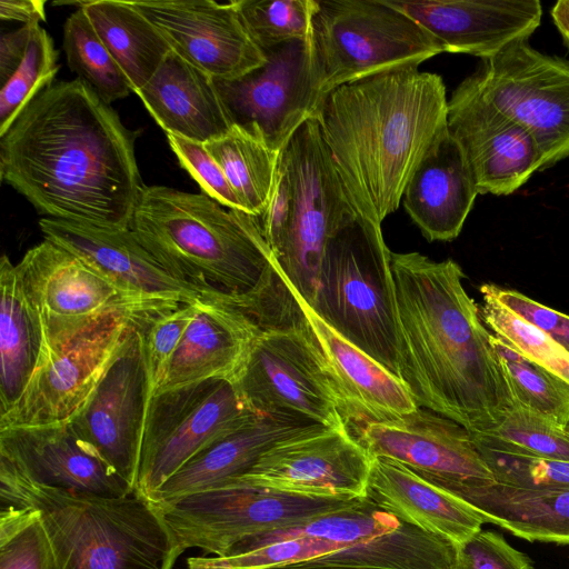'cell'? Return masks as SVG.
Listing matches in <instances>:
<instances>
[{"label":"cell","mask_w":569,"mask_h":569,"mask_svg":"<svg viewBox=\"0 0 569 569\" xmlns=\"http://www.w3.org/2000/svg\"><path fill=\"white\" fill-rule=\"evenodd\" d=\"M357 216L319 124L309 119L280 150L271 198L257 217L272 277L312 306L327 242Z\"/></svg>","instance_id":"obj_6"},{"label":"cell","mask_w":569,"mask_h":569,"mask_svg":"<svg viewBox=\"0 0 569 569\" xmlns=\"http://www.w3.org/2000/svg\"><path fill=\"white\" fill-rule=\"evenodd\" d=\"M448 131L459 143L480 194L509 196L543 170L531 134L486 101L468 79L448 100Z\"/></svg>","instance_id":"obj_19"},{"label":"cell","mask_w":569,"mask_h":569,"mask_svg":"<svg viewBox=\"0 0 569 569\" xmlns=\"http://www.w3.org/2000/svg\"><path fill=\"white\" fill-rule=\"evenodd\" d=\"M0 507V569H63L38 509Z\"/></svg>","instance_id":"obj_37"},{"label":"cell","mask_w":569,"mask_h":569,"mask_svg":"<svg viewBox=\"0 0 569 569\" xmlns=\"http://www.w3.org/2000/svg\"><path fill=\"white\" fill-rule=\"evenodd\" d=\"M130 229L170 274L202 291L246 293L271 261L258 218L203 192L144 186Z\"/></svg>","instance_id":"obj_4"},{"label":"cell","mask_w":569,"mask_h":569,"mask_svg":"<svg viewBox=\"0 0 569 569\" xmlns=\"http://www.w3.org/2000/svg\"><path fill=\"white\" fill-rule=\"evenodd\" d=\"M478 194L462 149L447 131L417 167L402 199L428 241H451L461 232Z\"/></svg>","instance_id":"obj_27"},{"label":"cell","mask_w":569,"mask_h":569,"mask_svg":"<svg viewBox=\"0 0 569 569\" xmlns=\"http://www.w3.org/2000/svg\"><path fill=\"white\" fill-rule=\"evenodd\" d=\"M0 501L40 511L63 569H172L184 551L138 490L118 498L69 492L36 483L0 459Z\"/></svg>","instance_id":"obj_5"},{"label":"cell","mask_w":569,"mask_h":569,"mask_svg":"<svg viewBox=\"0 0 569 569\" xmlns=\"http://www.w3.org/2000/svg\"><path fill=\"white\" fill-rule=\"evenodd\" d=\"M16 264L24 291L42 321L43 353L60 348L109 317L143 319L182 305L132 296L47 239L30 248Z\"/></svg>","instance_id":"obj_11"},{"label":"cell","mask_w":569,"mask_h":569,"mask_svg":"<svg viewBox=\"0 0 569 569\" xmlns=\"http://www.w3.org/2000/svg\"><path fill=\"white\" fill-rule=\"evenodd\" d=\"M387 1L418 22L443 52L482 60L516 42L528 41L542 19L539 0Z\"/></svg>","instance_id":"obj_23"},{"label":"cell","mask_w":569,"mask_h":569,"mask_svg":"<svg viewBox=\"0 0 569 569\" xmlns=\"http://www.w3.org/2000/svg\"><path fill=\"white\" fill-rule=\"evenodd\" d=\"M550 14L565 46L569 49V0L557 1Z\"/></svg>","instance_id":"obj_50"},{"label":"cell","mask_w":569,"mask_h":569,"mask_svg":"<svg viewBox=\"0 0 569 569\" xmlns=\"http://www.w3.org/2000/svg\"><path fill=\"white\" fill-rule=\"evenodd\" d=\"M330 327L401 380V336L391 251L360 214L328 240L310 306Z\"/></svg>","instance_id":"obj_7"},{"label":"cell","mask_w":569,"mask_h":569,"mask_svg":"<svg viewBox=\"0 0 569 569\" xmlns=\"http://www.w3.org/2000/svg\"><path fill=\"white\" fill-rule=\"evenodd\" d=\"M349 545L313 537H298L243 552L222 556H196L187 559L188 569H264L306 561Z\"/></svg>","instance_id":"obj_43"},{"label":"cell","mask_w":569,"mask_h":569,"mask_svg":"<svg viewBox=\"0 0 569 569\" xmlns=\"http://www.w3.org/2000/svg\"><path fill=\"white\" fill-rule=\"evenodd\" d=\"M203 297V296H202ZM198 302L160 311L137 325L140 335L151 397L197 311Z\"/></svg>","instance_id":"obj_44"},{"label":"cell","mask_w":569,"mask_h":569,"mask_svg":"<svg viewBox=\"0 0 569 569\" xmlns=\"http://www.w3.org/2000/svg\"><path fill=\"white\" fill-rule=\"evenodd\" d=\"M136 94L167 134L206 143L233 126L213 79L172 50Z\"/></svg>","instance_id":"obj_29"},{"label":"cell","mask_w":569,"mask_h":569,"mask_svg":"<svg viewBox=\"0 0 569 569\" xmlns=\"http://www.w3.org/2000/svg\"><path fill=\"white\" fill-rule=\"evenodd\" d=\"M480 315L491 332L569 385V350L500 303L482 284Z\"/></svg>","instance_id":"obj_38"},{"label":"cell","mask_w":569,"mask_h":569,"mask_svg":"<svg viewBox=\"0 0 569 569\" xmlns=\"http://www.w3.org/2000/svg\"><path fill=\"white\" fill-rule=\"evenodd\" d=\"M401 381L416 405L483 433L517 403L480 308L451 259L391 252Z\"/></svg>","instance_id":"obj_2"},{"label":"cell","mask_w":569,"mask_h":569,"mask_svg":"<svg viewBox=\"0 0 569 569\" xmlns=\"http://www.w3.org/2000/svg\"><path fill=\"white\" fill-rule=\"evenodd\" d=\"M496 299L521 319L569 350V316L539 303L513 289L483 284Z\"/></svg>","instance_id":"obj_47"},{"label":"cell","mask_w":569,"mask_h":569,"mask_svg":"<svg viewBox=\"0 0 569 569\" xmlns=\"http://www.w3.org/2000/svg\"><path fill=\"white\" fill-rule=\"evenodd\" d=\"M46 1L43 0H1L0 18L6 21H19L23 24H40L46 21Z\"/></svg>","instance_id":"obj_49"},{"label":"cell","mask_w":569,"mask_h":569,"mask_svg":"<svg viewBox=\"0 0 569 569\" xmlns=\"http://www.w3.org/2000/svg\"><path fill=\"white\" fill-rule=\"evenodd\" d=\"M356 438L371 458L393 459L456 496L496 482L470 432L425 408L366 423Z\"/></svg>","instance_id":"obj_16"},{"label":"cell","mask_w":569,"mask_h":569,"mask_svg":"<svg viewBox=\"0 0 569 569\" xmlns=\"http://www.w3.org/2000/svg\"><path fill=\"white\" fill-rule=\"evenodd\" d=\"M43 238L76 254L121 290L143 299L193 305L204 292L170 274L133 231L41 218Z\"/></svg>","instance_id":"obj_21"},{"label":"cell","mask_w":569,"mask_h":569,"mask_svg":"<svg viewBox=\"0 0 569 569\" xmlns=\"http://www.w3.org/2000/svg\"><path fill=\"white\" fill-rule=\"evenodd\" d=\"M80 8L137 93L171 51L169 43L132 1L88 0Z\"/></svg>","instance_id":"obj_32"},{"label":"cell","mask_w":569,"mask_h":569,"mask_svg":"<svg viewBox=\"0 0 569 569\" xmlns=\"http://www.w3.org/2000/svg\"><path fill=\"white\" fill-rule=\"evenodd\" d=\"M260 330L222 292H204L154 395L212 379L232 383Z\"/></svg>","instance_id":"obj_25"},{"label":"cell","mask_w":569,"mask_h":569,"mask_svg":"<svg viewBox=\"0 0 569 569\" xmlns=\"http://www.w3.org/2000/svg\"><path fill=\"white\" fill-rule=\"evenodd\" d=\"M311 47L325 94L443 52L440 43L387 0H317Z\"/></svg>","instance_id":"obj_9"},{"label":"cell","mask_w":569,"mask_h":569,"mask_svg":"<svg viewBox=\"0 0 569 569\" xmlns=\"http://www.w3.org/2000/svg\"><path fill=\"white\" fill-rule=\"evenodd\" d=\"M371 463L348 427L323 428L278 443L234 480L303 496L359 499L367 497Z\"/></svg>","instance_id":"obj_18"},{"label":"cell","mask_w":569,"mask_h":569,"mask_svg":"<svg viewBox=\"0 0 569 569\" xmlns=\"http://www.w3.org/2000/svg\"><path fill=\"white\" fill-rule=\"evenodd\" d=\"M478 435L501 448L569 462V430L516 405L499 423Z\"/></svg>","instance_id":"obj_41"},{"label":"cell","mask_w":569,"mask_h":569,"mask_svg":"<svg viewBox=\"0 0 569 569\" xmlns=\"http://www.w3.org/2000/svg\"><path fill=\"white\" fill-rule=\"evenodd\" d=\"M323 428L256 415L203 448L148 499L161 505L228 483L247 473L278 443Z\"/></svg>","instance_id":"obj_28"},{"label":"cell","mask_w":569,"mask_h":569,"mask_svg":"<svg viewBox=\"0 0 569 569\" xmlns=\"http://www.w3.org/2000/svg\"><path fill=\"white\" fill-rule=\"evenodd\" d=\"M361 499L303 496L233 480L154 505L184 550L222 556L246 538L299 526Z\"/></svg>","instance_id":"obj_10"},{"label":"cell","mask_w":569,"mask_h":569,"mask_svg":"<svg viewBox=\"0 0 569 569\" xmlns=\"http://www.w3.org/2000/svg\"><path fill=\"white\" fill-rule=\"evenodd\" d=\"M232 385L257 415L326 428L350 422L348 405L299 309L287 326L260 330Z\"/></svg>","instance_id":"obj_8"},{"label":"cell","mask_w":569,"mask_h":569,"mask_svg":"<svg viewBox=\"0 0 569 569\" xmlns=\"http://www.w3.org/2000/svg\"><path fill=\"white\" fill-rule=\"evenodd\" d=\"M171 50L213 80L237 79L266 62L233 1H132Z\"/></svg>","instance_id":"obj_20"},{"label":"cell","mask_w":569,"mask_h":569,"mask_svg":"<svg viewBox=\"0 0 569 569\" xmlns=\"http://www.w3.org/2000/svg\"><path fill=\"white\" fill-rule=\"evenodd\" d=\"M266 62L232 80H213L233 126L257 136L276 152L317 116L325 98L311 38L262 51Z\"/></svg>","instance_id":"obj_14"},{"label":"cell","mask_w":569,"mask_h":569,"mask_svg":"<svg viewBox=\"0 0 569 569\" xmlns=\"http://www.w3.org/2000/svg\"><path fill=\"white\" fill-rule=\"evenodd\" d=\"M233 3L248 33L262 51L311 38L317 0H238Z\"/></svg>","instance_id":"obj_40"},{"label":"cell","mask_w":569,"mask_h":569,"mask_svg":"<svg viewBox=\"0 0 569 569\" xmlns=\"http://www.w3.org/2000/svg\"><path fill=\"white\" fill-rule=\"evenodd\" d=\"M401 523L395 516L366 497L352 506L311 519L299 526L246 538L232 546L226 553L243 552L298 537H313L351 545L391 532Z\"/></svg>","instance_id":"obj_34"},{"label":"cell","mask_w":569,"mask_h":569,"mask_svg":"<svg viewBox=\"0 0 569 569\" xmlns=\"http://www.w3.org/2000/svg\"><path fill=\"white\" fill-rule=\"evenodd\" d=\"M496 482L536 489H569V462L523 455L470 433Z\"/></svg>","instance_id":"obj_42"},{"label":"cell","mask_w":569,"mask_h":569,"mask_svg":"<svg viewBox=\"0 0 569 569\" xmlns=\"http://www.w3.org/2000/svg\"><path fill=\"white\" fill-rule=\"evenodd\" d=\"M137 137L83 81H57L0 136V177L44 218L128 229L144 188Z\"/></svg>","instance_id":"obj_1"},{"label":"cell","mask_w":569,"mask_h":569,"mask_svg":"<svg viewBox=\"0 0 569 569\" xmlns=\"http://www.w3.org/2000/svg\"><path fill=\"white\" fill-rule=\"evenodd\" d=\"M257 413L227 380H207L151 397L136 490L147 498L192 457Z\"/></svg>","instance_id":"obj_12"},{"label":"cell","mask_w":569,"mask_h":569,"mask_svg":"<svg viewBox=\"0 0 569 569\" xmlns=\"http://www.w3.org/2000/svg\"><path fill=\"white\" fill-rule=\"evenodd\" d=\"M457 497L486 522L529 540L569 545V489L520 488L495 482Z\"/></svg>","instance_id":"obj_31"},{"label":"cell","mask_w":569,"mask_h":569,"mask_svg":"<svg viewBox=\"0 0 569 569\" xmlns=\"http://www.w3.org/2000/svg\"><path fill=\"white\" fill-rule=\"evenodd\" d=\"M442 78L417 66L392 69L327 93L316 120L358 214L381 226L417 167L448 131Z\"/></svg>","instance_id":"obj_3"},{"label":"cell","mask_w":569,"mask_h":569,"mask_svg":"<svg viewBox=\"0 0 569 569\" xmlns=\"http://www.w3.org/2000/svg\"><path fill=\"white\" fill-rule=\"evenodd\" d=\"M367 497L399 521L458 548L486 523L470 503L390 458H372Z\"/></svg>","instance_id":"obj_26"},{"label":"cell","mask_w":569,"mask_h":569,"mask_svg":"<svg viewBox=\"0 0 569 569\" xmlns=\"http://www.w3.org/2000/svg\"><path fill=\"white\" fill-rule=\"evenodd\" d=\"M455 569H535L527 555L499 533L480 530L458 548Z\"/></svg>","instance_id":"obj_46"},{"label":"cell","mask_w":569,"mask_h":569,"mask_svg":"<svg viewBox=\"0 0 569 569\" xmlns=\"http://www.w3.org/2000/svg\"><path fill=\"white\" fill-rule=\"evenodd\" d=\"M479 94L525 128L543 170L569 157V61L516 42L468 77Z\"/></svg>","instance_id":"obj_13"},{"label":"cell","mask_w":569,"mask_h":569,"mask_svg":"<svg viewBox=\"0 0 569 569\" xmlns=\"http://www.w3.org/2000/svg\"><path fill=\"white\" fill-rule=\"evenodd\" d=\"M0 416L20 399L46 350L40 315L7 254L0 260Z\"/></svg>","instance_id":"obj_30"},{"label":"cell","mask_w":569,"mask_h":569,"mask_svg":"<svg viewBox=\"0 0 569 569\" xmlns=\"http://www.w3.org/2000/svg\"><path fill=\"white\" fill-rule=\"evenodd\" d=\"M267 286L287 290L348 405L350 422L360 427L398 418L418 408L405 383L330 327L289 284L269 274Z\"/></svg>","instance_id":"obj_24"},{"label":"cell","mask_w":569,"mask_h":569,"mask_svg":"<svg viewBox=\"0 0 569 569\" xmlns=\"http://www.w3.org/2000/svg\"><path fill=\"white\" fill-rule=\"evenodd\" d=\"M62 46L69 69L104 101L111 104L130 94L124 73L81 8L67 18Z\"/></svg>","instance_id":"obj_35"},{"label":"cell","mask_w":569,"mask_h":569,"mask_svg":"<svg viewBox=\"0 0 569 569\" xmlns=\"http://www.w3.org/2000/svg\"><path fill=\"white\" fill-rule=\"evenodd\" d=\"M167 139L180 166L197 181L201 192L228 208L243 211L223 170L204 143L171 133L167 134Z\"/></svg>","instance_id":"obj_45"},{"label":"cell","mask_w":569,"mask_h":569,"mask_svg":"<svg viewBox=\"0 0 569 569\" xmlns=\"http://www.w3.org/2000/svg\"><path fill=\"white\" fill-rule=\"evenodd\" d=\"M264 569H355V568H343V567H332V566H320L312 565L307 561L295 562L290 565L276 566Z\"/></svg>","instance_id":"obj_51"},{"label":"cell","mask_w":569,"mask_h":569,"mask_svg":"<svg viewBox=\"0 0 569 569\" xmlns=\"http://www.w3.org/2000/svg\"><path fill=\"white\" fill-rule=\"evenodd\" d=\"M204 147L223 170L243 211L260 217L271 198L279 152L238 126Z\"/></svg>","instance_id":"obj_33"},{"label":"cell","mask_w":569,"mask_h":569,"mask_svg":"<svg viewBox=\"0 0 569 569\" xmlns=\"http://www.w3.org/2000/svg\"><path fill=\"white\" fill-rule=\"evenodd\" d=\"M59 70L53 40L33 24L22 62L0 90V136L42 90L53 83Z\"/></svg>","instance_id":"obj_39"},{"label":"cell","mask_w":569,"mask_h":569,"mask_svg":"<svg viewBox=\"0 0 569 569\" xmlns=\"http://www.w3.org/2000/svg\"><path fill=\"white\" fill-rule=\"evenodd\" d=\"M491 343L515 401L562 427L569 426V385L492 333Z\"/></svg>","instance_id":"obj_36"},{"label":"cell","mask_w":569,"mask_h":569,"mask_svg":"<svg viewBox=\"0 0 569 569\" xmlns=\"http://www.w3.org/2000/svg\"><path fill=\"white\" fill-rule=\"evenodd\" d=\"M0 459L36 483L69 492L118 498L136 490L81 440L69 421L0 429Z\"/></svg>","instance_id":"obj_22"},{"label":"cell","mask_w":569,"mask_h":569,"mask_svg":"<svg viewBox=\"0 0 569 569\" xmlns=\"http://www.w3.org/2000/svg\"><path fill=\"white\" fill-rule=\"evenodd\" d=\"M568 430H569V426H568Z\"/></svg>","instance_id":"obj_52"},{"label":"cell","mask_w":569,"mask_h":569,"mask_svg":"<svg viewBox=\"0 0 569 569\" xmlns=\"http://www.w3.org/2000/svg\"><path fill=\"white\" fill-rule=\"evenodd\" d=\"M38 24V23H37ZM33 24L3 33L0 41V82L3 86L22 62Z\"/></svg>","instance_id":"obj_48"},{"label":"cell","mask_w":569,"mask_h":569,"mask_svg":"<svg viewBox=\"0 0 569 569\" xmlns=\"http://www.w3.org/2000/svg\"><path fill=\"white\" fill-rule=\"evenodd\" d=\"M144 319L109 317L43 353L20 399L0 416V429L46 426L74 418Z\"/></svg>","instance_id":"obj_15"},{"label":"cell","mask_w":569,"mask_h":569,"mask_svg":"<svg viewBox=\"0 0 569 569\" xmlns=\"http://www.w3.org/2000/svg\"><path fill=\"white\" fill-rule=\"evenodd\" d=\"M150 385L140 335L128 343L69 422L76 433L136 489Z\"/></svg>","instance_id":"obj_17"}]
</instances>
